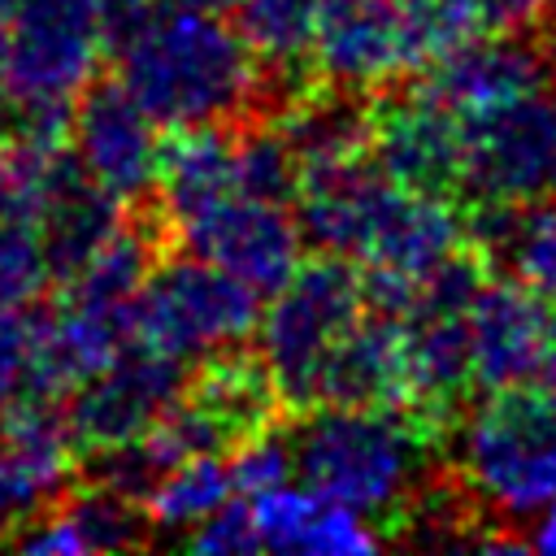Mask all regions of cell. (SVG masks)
<instances>
[{
  "instance_id": "2",
  "label": "cell",
  "mask_w": 556,
  "mask_h": 556,
  "mask_svg": "<svg viewBox=\"0 0 556 556\" xmlns=\"http://www.w3.org/2000/svg\"><path fill=\"white\" fill-rule=\"evenodd\" d=\"M122 87L156 126H222L261 100V65L217 13L161 4L122 48Z\"/></svg>"
},
{
  "instance_id": "33",
  "label": "cell",
  "mask_w": 556,
  "mask_h": 556,
  "mask_svg": "<svg viewBox=\"0 0 556 556\" xmlns=\"http://www.w3.org/2000/svg\"><path fill=\"white\" fill-rule=\"evenodd\" d=\"M156 9H161V0H100V22H104L109 48L117 52Z\"/></svg>"
},
{
  "instance_id": "7",
  "label": "cell",
  "mask_w": 556,
  "mask_h": 556,
  "mask_svg": "<svg viewBox=\"0 0 556 556\" xmlns=\"http://www.w3.org/2000/svg\"><path fill=\"white\" fill-rule=\"evenodd\" d=\"M256 317L261 295L248 282L187 252L182 261L152 265L135 300L130 339L187 365L191 356H208L248 339L256 330Z\"/></svg>"
},
{
  "instance_id": "27",
  "label": "cell",
  "mask_w": 556,
  "mask_h": 556,
  "mask_svg": "<svg viewBox=\"0 0 556 556\" xmlns=\"http://www.w3.org/2000/svg\"><path fill=\"white\" fill-rule=\"evenodd\" d=\"M235 182L243 195L274 200V204H295L300 195V156L287 143L282 130L248 126L235 139Z\"/></svg>"
},
{
  "instance_id": "8",
  "label": "cell",
  "mask_w": 556,
  "mask_h": 556,
  "mask_svg": "<svg viewBox=\"0 0 556 556\" xmlns=\"http://www.w3.org/2000/svg\"><path fill=\"white\" fill-rule=\"evenodd\" d=\"M491 204L556 195V91L530 87L465 117V191Z\"/></svg>"
},
{
  "instance_id": "23",
  "label": "cell",
  "mask_w": 556,
  "mask_h": 556,
  "mask_svg": "<svg viewBox=\"0 0 556 556\" xmlns=\"http://www.w3.org/2000/svg\"><path fill=\"white\" fill-rule=\"evenodd\" d=\"M235 139L222 126H178V135L161 148L156 200L169 226H182L235 195Z\"/></svg>"
},
{
  "instance_id": "32",
  "label": "cell",
  "mask_w": 556,
  "mask_h": 556,
  "mask_svg": "<svg viewBox=\"0 0 556 556\" xmlns=\"http://www.w3.org/2000/svg\"><path fill=\"white\" fill-rule=\"evenodd\" d=\"M30 352H35V317L0 304V413L30 387Z\"/></svg>"
},
{
  "instance_id": "10",
  "label": "cell",
  "mask_w": 556,
  "mask_h": 556,
  "mask_svg": "<svg viewBox=\"0 0 556 556\" xmlns=\"http://www.w3.org/2000/svg\"><path fill=\"white\" fill-rule=\"evenodd\" d=\"M182 387H187L182 361L130 339L104 369H96L87 382L70 391L65 413L78 447L104 452L126 439H139L169 413Z\"/></svg>"
},
{
  "instance_id": "39",
  "label": "cell",
  "mask_w": 556,
  "mask_h": 556,
  "mask_svg": "<svg viewBox=\"0 0 556 556\" xmlns=\"http://www.w3.org/2000/svg\"><path fill=\"white\" fill-rule=\"evenodd\" d=\"M556 300V295H552ZM552 339H556V304H552Z\"/></svg>"
},
{
  "instance_id": "3",
  "label": "cell",
  "mask_w": 556,
  "mask_h": 556,
  "mask_svg": "<svg viewBox=\"0 0 556 556\" xmlns=\"http://www.w3.org/2000/svg\"><path fill=\"white\" fill-rule=\"evenodd\" d=\"M300 478L374 517L391 521L417 504L434 460V421L400 404H313L291 430Z\"/></svg>"
},
{
  "instance_id": "4",
  "label": "cell",
  "mask_w": 556,
  "mask_h": 556,
  "mask_svg": "<svg viewBox=\"0 0 556 556\" xmlns=\"http://www.w3.org/2000/svg\"><path fill=\"white\" fill-rule=\"evenodd\" d=\"M100 52H109L100 0H17L0 52V135L61 148Z\"/></svg>"
},
{
  "instance_id": "9",
  "label": "cell",
  "mask_w": 556,
  "mask_h": 556,
  "mask_svg": "<svg viewBox=\"0 0 556 556\" xmlns=\"http://www.w3.org/2000/svg\"><path fill=\"white\" fill-rule=\"evenodd\" d=\"M74 426L61 395L22 391L0 413V526H30L70 495Z\"/></svg>"
},
{
  "instance_id": "28",
  "label": "cell",
  "mask_w": 556,
  "mask_h": 556,
  "mask_svg": "<svg viewBox=\"0 0 556 556\" xmlns=\"http://www.w3.org/2000/svg\"><path fill=\"white\" fill-rule=\"evenodd\" d=\"M408 43H413V65H430L443 52L460 48L465 39L482 35L486 17L478 0H400Z\"/></svg>"
},
{
  "instance_id": "36",
  "label": "cell",
  "mask_w": 556,
  "mask_h": 556,
  "mask_svg": "<svg viewBox=\"0 0 556 556\" xmlns=\"http://www.w3.org/2000/svg\"><path fill=\"white\" fill-rule=\"evenodd\" d=\"M165 4L200 9V13H217V17H226V13H235V9H239V0H165Z\"/></svg>"
},
{
  "instance_id": "11",
  "label": "cell",
  "mask_w": 556,
  "mask_h": 556,
  "mask_svg": "<svg viewBox=\"0 0 556 556\" xmlns=\"http://www.w3.org/2000/svg\"><path fill=\"white\" fill-rule=\"evenodd\" d=\"M174 235L191 256L213 261L217 269L248 282L256 295H274L300 269V222L287 213V204L256 200L243 191L174 226Z\"/></svg>"
},
{
  "instance_id": "22",
  "label": "cell",
  "mask_w": 556,
  "mask_h": 556,
  "mask_svg": "<svg viewBox=\"0 0 556 556\" xmlns=\"http://www.w3.org/2000/svg\"><path fill=\"white\" fill-rule=\"evenodd\" d=\"M404 326H408L413 408L426 421H447L460 408L465 391L473 387L465 313H452V308H408Z\"/></svg>"
},
{
  "instance_id": "25",
  "label": "cell",
  "mask_w": 556,
  "mask_h": 556,
  "mask_svg": "<svg viewBox=\"0 0 556 556\" xmlns=\"http://www.w3.org/2000/svg\"><path fill=\"white\" fill-rule=\"evenodd\" d=\"M235 13L256 65H265V74L287 87V100H295V70L313 61L321 0H239Z\"/></svg>"
},
{
  "instance_id": "13",
  "label": "cell",
  "mask_w": 556,
  "mask_h": 556,
  "mask_svg": "<svg viewBox=\"0 0 556 556\" xmlns=\"http://www.w3.org/2000/svg\"><path fill=\"white\" fill-rule=\"evenodd\" d=\"M469 365L473 387L504 391L526 382H556V339L552 313L539 304V291L517 278L482 282L469 313Z\"/></svg>"
},
{
  "instance_id": "35",
  "label": "cell",
  "mask_w": 556,
  "mask_h": 556,
  "mask_svg": "<svg viewBox=\"0 0 556 556\" xmlns=\"http://www.w3.org/2000/svg\"><path fill=\"white\" fill-rule=\"evenodd\" d=\"M526 552H543L556 556V500H547L530 521H526Z\"/></svg>"
},
{
  "instance_id": "12",
  "label": "cell",
  "mask_w": 556,
  "mask_h": 556,
  "mask_svg": "<svg viewBox=\"0 0 556 556\" xmlns=\"http://www.w3.org/2000/svg\"><path fill=\"white\" fill-rule=\"evenodd\" d=\"M70 135H74V161L91 182H100L109 195L122 204H135L156 191V169H161V135L152 113L122 87L113 83H87L74 100L70 113Z\"/></svg>"
},
{
  "instance_id": "29",
  "label": "cell",
  "mask_w": 556,
  "mask_h": 556,
  "mask_svg": "<svg viewBox=\"0 0 556 556\" xmlns=\"http://www.w3.org/2000/svg\"><path fill=\"white\" fill-rule=\"evenodd\" d=\"M48 282H52V265H48L39 222L0 217V304L22 308L39 300Z\"/></svg>"
},
{
  "instance_id": "34",
  "label": "cell",
  "mask_w": 556,
  "mask_h": 556,
  "mask_svg": "<svg viewBox=\"0 0 556 556\" xmlns=\"http://www.w3.org/2000/svg\"><path fill=\"white\" fill-rule=\"evenodd\" d=\"M478 4H482L486 26L495 30H526L552 9V0H478Z\"/></svg>"
},
{
  "instance_id": "31",
  "label": "cell",
  "mask_w": 556,
  "mask_h": 556,
  "mask_svg": "<svg viewBox=\"0 0 556 556\" xmlns=\"http://www.w3.org/2000/svg\"><path fill=\"white\" fill-rule=\"evenodd\" d=\"M182 543H187L191 552H204V556L261 552V539H256V526H252V504L230 495L217 513H208L195 530H187V534H182Z\"/></svg>"
},
{
  "instance_id": "26",
  "label": "cell",
  "mask_w": 556,
  "mask_h": 556,
  "mask_svg": "<svg viewBox=\"0 0 556 556\" xmlns=\"http://www.w3.org/2000/svg\"><path fill=\"white\" fill-rule=\"evenodd\" d=\"M230 495H235L230 460L217 452H195L174 469H165L139 508L152 534H187L208 513H217Z\"/></svg>"
},
{
  "instance_id": "30",
  "label": "cell",
  "mask_w": 556,
  "mask_h": 556,
  "mask_svg": "<svg viewBox=\"0 0 556 556\" xmlns=\"http://www.w3.org/2000/svg\"><path fill=\"white\" fill-rule=\"evenodd\" d=\"M295 469V452H291V434H274V430H256L248 439L235 443L230 456V478H235V495H261L278 482H287Z\"/></svg>"
},
{
  "instance_id": "24",
  "label": "cell",
  "mask_w": 556,
  "mask_h": 556,
  "mask_svg": "<svg viewBox=\"0 0 556 556\" xmlns=\"http://www.w3.org/2000/svg\"><path fill=\"white\" fill-rule=\"evenodd\" d=\"M278 130L295 148L300 169L334 165V161H352V156L369 152L374 109H365L356 100V91H348V87L300 91L295 100H287V113H282Z\"/></svg>"
},
{
  "instance_id": "21",
  "label": "cell",
  "mask_w": 556,
  "mask_h": 556,
  "mask_svg": "<svg viewBox=\"0 0 556 556\" xmlns=\"http://www.w3.org/2000/svg\"><path fill=\"white\" fill-rule=\"evenodd\" d=\"M122 200L109 195L100 182H91L83 174L78 161H61L56 165V178L48 187V200H43V217H39V230H43V248H48V265H52V278H70L78 265H87L122 226Z\"/></svg>"
},
{
  "instance_id": "14",
  "label": "cell",
  "mask_w": 556,
  "mask_h": 556,
  "mask_svg": "<svg viewBox=\"0 0 556 556\" xmlns=\"http://www.w3.org/2000/svg\"><path fill=\"white\" fill-rule=\"evenodd\" d=\"M369 148L374 161L408 191L443 200L465 191V117L421 87L378 100Z\"/></svg>"
},
{
  "instance_id": "37",
  "label": "cell",
  "mask_w": 556,
  "mask_h": 556,
  "mask_svg": "<svg viewBox=\"0 0 556 556\" xmlns=\"http://www.w3.org/2000/svg\"><path fill=\"white\" fill-rule=\"evenodd\" d=\"M13 13H17V0H0V52L9 43V30H13Z\"/></svg>"
},
{
  "instance_id": "20",
  "label": "cell",
  "mask_w": 556,
  "mask_h": 556,
  "mask_svg": "<svg viewBox=\"0 0 556 556\" xmlns=\"http://www.w3.org/2000/svg\"><path fill=\"white\" fill-rule=\"evenodd\" d=\"M465 235L469 248L482 252V261H500L521 287L556 295V195L534 204L473 200Z\"/></svg>"
},
{
  "instance_id": "15",
  "label": "cell",
  "mask_w": 556,
  "mask_h": 556,
  "mask_svg": "<svg viewBox=\"0 0 556 556\" xmlns=\"http://www.w3.org/2000/svg\"><path fill=\"white\" fill-rule=\"evenodd\" d=\"M313 70L330 87L348 91H365L417 70L400 0H321Z\"/></svg>"
},
{
  "instance_id": "16",
  "label": "cell",
  "mask_w": 556,
  "mask_h": 556,
  "mask_svg": "<svg viewBox=\"0 0 556 556\" xmlns=\"http://www.w3.org/2000/svg\"><path fill=\"white\" fill-rule=\"evenodd\" d=\"M252 526L265 552H291V556H365L382 547L378 521L304 486L278 482L261 495H248Z\"/></svg>"
},
{
  "instance_id": "40",
  "label": "cell",
  "mask_w": 556,
  "mask_h": 556,
  "mask_svg": "<svg viewBox=\"0 0 556 556\" xmlns=\"http://www.w3.org/2000/svg\"><path fill=\"white\" fill-rule=\"evenodd\" d=\"M0 530H4V526H0Z\"/></svg>"
},
{
  "instance_id": "18",
  "label": "cell",
  "mask_w": 556,
  "mask_h": 556,
  "mask_svg": "<svg viewBox=\"0 0 556 556\" xmlns=\"http://www.w3.org/2000/svg\"><path fill=\"white\" fill-rule=\"evenodd\" d=\"M317 404H413L404 317L369 308L330 352L317 378Z\"/></svg>"
},
{
  "instance_id": "17",
  "label": "cell",
  "mask_w": 556,
  "mask_h": 556,
  "mask_svg": "<svg viewBox=\"0 0 556 556\" xmlns=\"http://www.w3.org/2000/svg\"><path fill=\"white\" fill-rule=\"evenodd\" d=\"M543 83V48L526 43L517 30L504 35H473L460 48L430 61L421 91L447 104L460 117H478L530 87Z\"/></svg>"
},
{
  "instance_id": "6",
  "label": "cell",
  "mask_w": 556,
  "mask_h": 556,
  "mask_svg": "<svg viewBox=\"0 0 556 556\" xmlns=\"http://www.w3.org/2000/svg\"><path fill=\"white\" fill-rule=\"evenodd\" d=\"M365 317L361 269L348 256H321L300 265L256 317V356L265 361L274 391L291 408L317 404V378L343 334Z\"/></svg>"
},
{
  "instance_id": "1",
  "label": "cell",
  "mask_w": 556,
  "mask_h": 556,
  "mask_svg": "<svg viewBox=\"0 0 556 556\" xmlns=\"http://www.w3.org/2000/svg\"><path fill=\"white\" fill-rule=\"evenodd\" d=\"M295 222L330 256L421 278L460 248L465 222L443 195L400 187L378 161L352 156L300 169Z\"/></svg>"
},
{
  "instance_id": "5",
  "label": "cell",
  "mask_w": 556,
  "mask_h": 556,
  "mask_svg": "<svg viewBox=\"0 0 556 556\" xmlns=\"http://www.w3.org/2000/svg\"><path fill=\"white\" fill-rule=\"evenodd\" d=\"M456 469L491 526H526L556 500V382L491 391L465 417Z\"/></svg>"
},
{
  "instance_id": "38",
  "label": "cell",
  "mask_w": 556,
  "mask_h": 556,
  "mask_svg": "<svg viewBox=\"0 0 556 556\" xmlns=\"http://www.w3.org/2000/svg\"><path fill=\"white\" fill-rule=\"evenodd\" d=\"M543 74H552V83H556V35L543 43Z\"/></svg>"
},
{
  "instance_id": "19",
  "label": "cell",
  "mask_w": 556,
  "mask_h": 556,
  "mask_svg": "<svg viewBox=\"0 0 556 556\" xmlns=\"http://www.w3.org/2000/svg\"><path fill=\"white\" fill-rule=\"evenodd\" d=\"M143 539H148L143 508L91 482L87 491L65 495L52 513L22 526L13 534V547L30 556H96V552L135 547Z\"/></svg>"
}]
</instances>
